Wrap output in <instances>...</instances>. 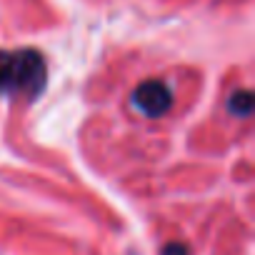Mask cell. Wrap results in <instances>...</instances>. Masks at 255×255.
I'll use <instances>...</instances> for the list:
<instances>
[{
    "instance_id": "6da1fadb",
    "label": "cell",
    "mask_w": 255,
    "mask_h": 255,
    "mask_svg": "<svg viewBox=\"0 0 255 255\" xmlns=\"http://www.w3.org/2000/svg\"><path fill=\"white\" fill-rule=\"evenodd\" d=\"M48 80L45 60L38 50H0V93L13 98H35Z\"/></svg>"
},
{
    "instance_id": "7a4b0ae2",
    "label": "cell",
    "mask_w": 255,
    "mask_h": 255,
    "mask_svg": "<svg viewBox=\"0 0 255 255\" xmlns=\"http://www.w3.org/2000/svg\"><path fill=\"white\" fill-rule=\"evenodd\" d=\"M133 105L148 115V118H160L170 110L173 105V95H170V88L160 80H145L135 88L133 93Z\"/></svg>"
},
{
    "instance_id": "3957f363",
    "label": "cell",
    "mask_w": 255,
    "mask_h": 255,
    "mask_svg": "<svg viewBox=\"0 0 255 255\" xmlns=\"http://www.w3.org/2000/svg\"><path fill=\"white\" fill-rule=\"evenodd\" d=\"M230 113L240 115V118H248L253 113V93L250 90H235L230 95Z\"/></svg>"
},
{
    "instance_id": "277c9868",
    "label": "cell",
    "mask_w": 255,
    "mask_h": 255,
    "mask_svg": "<svg viewBox=\"0 0 255 255\" xmlns=\"http://www.w3.org/2000/svg\"><path fill=\"white\" fill-rule=\"evenodd\" d=\"M163 255H188V248L180 245V243H170V245L163 250Z\"/></svg>"
}]
</instances>
